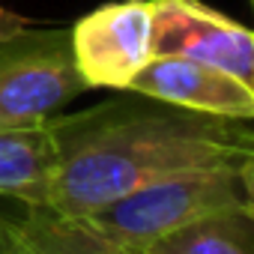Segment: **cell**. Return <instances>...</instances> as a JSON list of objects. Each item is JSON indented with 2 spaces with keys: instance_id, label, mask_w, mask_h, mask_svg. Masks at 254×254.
Returning a JSON list of instances; mask_svg holds the SVG:
<instances>
[{
  "instance_id": "6da1fadb",
  "label": "cell",
  "mask_w": 254,
  "mask_h": 254,
  "mask_svg": "<svg viewBox=\"0 0 254 254\" xmlns=\"http://www.w3.org/2000/svg\"><path fill=\"white\" fill-rule=\"evenodd\" d=\"M48 126L57 138L48 203L78 218L171 174L254 165L251 120L194 114L147 96L51 117Z\"/></svg>"
},
{
  "instance_id": "7a4b0ae2",
  "label": "cell",
  "mask_w": 254,
  "mask_h": 254,
  "mask_svg": "<svg viewBox=\"0 0 254 254\" xmlns=\"http://www.w3.org/2000/svg\"><path fill=\"white\" fill-rule=\"evenodd\" d=\"M236 209H254V165H215L171 174L96 209L87 221L117 248L132 254L183 224Z\"/></svg>"
},
{
  "instance_id": "3957f363",
  "label": "cell",
  "mask_w": 254,
  "mask_h": 254,
  "mask_svg": "<svg viewBox=\"0 0 254 254\" xmlns=\"http://www.w3.org/2000/svg\"><path fill=\"white\" fill-rule=\"evenodd\" d=\"M84 90L69 30L24 27L0 42V129L48 123Z\"/></svg>"
},
{
  "instance_id": "277c9868",
  "label": "cell",
  "mask_w": 254,
  "mask_h": 254,
  "mask_svg": "<svg viewBox=\"0 0 254 254\" xmlns=\"http://www.w3.org/2000/svg\"><path fill=\"white\" fill-rule=\"evenodd\" d=\"M150 0H117L87 12L69 30L72 60L87 90H126L150 63L153 48Z\"/></svg>"
},
{
  "instance_id": "5b68a950",
  "label": "cell",
  "mask_w": 254,
  "mask_h": 254,
  "mask_svg": "<svg viewBox=\"0 0 254 254\" xmlns=\"http://www.w3.org/2000/svg\"><path fill=\"white\" fill-rule=\"evenodd\" d=\"M153 57H186L254 87V36L200 0H150Z\"/></svg>"
},
{
  "instance_id": "8992f818",
  "label": "cell",
  "mask_w": 254,
  "mask_h": 254,
  "mask_svg": "<svg viewBox=\"0 0 254 254\" xmlns=\"http://www.w3.org/2000/svg\"><path fill=\"white\" fill-rule=\"evenodd\" d=\"M138 96L227 120H254V87L197 60L150 57V63L129 81Z\"/></svg>"
},
{
  "instance_id": "52a82bcc",
  "label": "cell",
  "mask_w": 254,
  "mask_h": 254,
  "mask_svg": "<svg viewBox=\"0 0 254 254\" xmlns=\"http://www.w3.org/2000/svg\"><path fill=\"white\" fill-rule=\"evenodd\" d=\"M57 168V138L48 123L0 129V194L48 200Z\"/></svg>"
},
{
  "instance_id": "ba28073f",
  "label": "cell",
  "mask_w": 254,
  "mask_h": 254,
  "mask_svg": "<svg viewBox=\"0 0 254 254\" xmlns=\"http://www.w3.org/2000/svg\"><path fill=\"white\" fill-rule=\"evenodd\" d=\"M132 254H254V209L218 212L183 224Z\"/></svg>"
},
{
  "instance_id": "9c48e42d",
  "label": "cell",
  "mask_w": 254,
  "mask_h": 254,
  "mask_svg": "<svg viewBox=\"0 0 254 254\" xmlns=\"http://www.w3.org/2000/svg\"><path fill=\"white\" fill-rule=\"evenodd\" d=\"M24 27H30L27 18H21V15H15V12H9V9L0 6V42L9 39V36H15V33H21Z\"/></svg>"
}]
</instances>
